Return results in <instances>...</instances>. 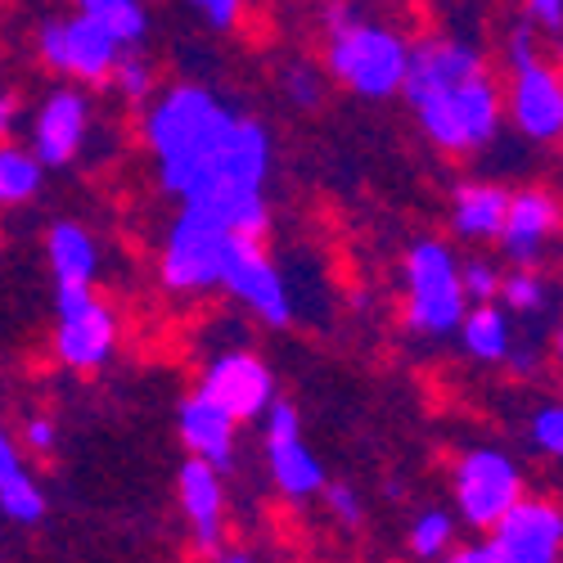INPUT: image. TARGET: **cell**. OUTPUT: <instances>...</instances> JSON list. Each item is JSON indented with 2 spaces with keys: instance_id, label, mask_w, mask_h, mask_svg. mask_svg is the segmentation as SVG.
<instances>
[{
  "instance_id": "1",
  "label": "cell",
  "mask_w": 563,
  "mask_h": 563,
  "mask_svg": "<svg viewBox=\"0 0 563 563\" xmlns=\"http://www.w3.org/2000/svg\"><path fill=\"white\" fill-rule=\"evenodd\" d=\"M240 131V113L225 100H217L203 86H176L150 109L145 135L158 158V180L163 190L185 199L195 190V180L212 167V158Z\"/></svg>"
},
{
  "instance_id": "2",
  "label": "cell",
  "mask_w": 563,
  "mask_h": 563,
  "mask_svg": "<svg viewBox=\"0 0 563 563\" xmlns=\"http://www.w3.org/2000/svg\"><path fill=\"white\" fill-rule=\"evenodd\" d=\"M406 41L379 23L352 19L347 5L330 10V73L365 100H388L406 77Z\"/></svg>"
},
{
  "instance_id": "3",
  "label": "cell",
  "mask_w": 563,
  "mask_h": 563,
  "mask_svg": "<svg viewBox=\"0 0 563 563\" xmlns=\"http://www.w3.org/2000/svg\"><path fill=\"white\" fill-rule=\"evenodd\" d=\"M406 285H410V302H406V320L419 334H451L460 316H464V289H460V262L446 244L424 240L415 244L406 257Z\"/></svg>"
},
{
  "instance_id": "4",
  "label": "cell",
  "mask_w": 563,
  "mask_h": 563,
  "mask_svg": "<svg viewBox=\"0 0 563 563\" xmlns=\"http://www.w3.org/2000/svg\"><path fill=\"white\" fill-rule=\"evenodd\" d=\"M419 109V122H424L429 140L451 154H468V150H483L487 140L496 135L500 126V96L496 86L483 77H468L451 90H442V96L415 104Z\"/></svg>"
},
{
  "instance_id": "5",
  "label": "cell",
  "mask_w": 563,
  "mask_h": 563,
  "mask_svg": "<svg viewBox=\"0 0 563 563\" xmlns=\"http://www.w3.org/2000/svg\"><path fill=\"white\" fill-rule=\"evenodd\" d=\"M230 234H234V230H225L212 212L185 203L180 217H176L172 230H167V244H163V285L176 289V294L217 289L221 257H225Z\"/></svg>"
},
{
  "instance_id": "6",
  "label": "cell",
  "mask_w": 563,
  "mask_h": 563,
  "mask_svg": "<svg viewBox=\"0 0 563 563\" xmlns=\"http://www.w3.org/2000/svg\"><path fill=\"white\" fill-rule=\"evenodd\" d=\"M118 320L90 294V285H59V361L73 369H100L113 356Z\"/></svg>"
},
{
  "instance_id": "7",
  "label": "cell",
  "mask_w": 563,
  "mask_h": 563,
  "mask_svg": "<svg viewBox=\"0 0 563 563\" xmlns=\"http://www.w3.org/2000/svg\"><path fill=\"white\" fill-rule=\"evenodd\" d=\"M523 496V474L505 451H468L455 464V500L468 528H492Z\"/></svg>"
},
{
  "instance_id": "8",
  "label": "cell",
  "mask_w": 563,
  "mask_h": 563,
  "mask_svg": "<svg viewBox=\"0 0 563 563\" xmlns=\"http://www.w3.org/2000/svg\"><path fill=\"white\" fill-rule=\"evenodd\" d=\"M244 307H253V316H262L266 324H289L294 302L279 271L271 266V257L262 253V240H244V234H230L225 257H221V279Z\"/></svg>"
},
{
  "instance_id": "9",
  "label": "cell",
  "mask_w": 563,
  "mask_h": 563,
  "mask_svg": "<svg viewBox=\"0 0 563 563\" xmlns=\"http://www.w3.org/2000/svg\"><path fill=\"white\" fill-rule=\"evenodd\" d=\"M492 563H559L563 519L545 500H514L492 523Z\"/></svg>"
},
{
  "instance_id": "10",
  "label": "cell",
  "mask_w": 563,
  "mask_h": 563,
  "mask_svg": "<svg viewBox=\"0 0 563 563\" xmlns=\"http://www.w3.org/2000/svg\"><path fill=\"white\" fill-rule=\"evenodd\" d=\"M266 415V460H271V478L275 487L302 500V496H316L324 487V464L307 451L302 433H298V410L294 401H275L262 410Z\"/></svg>"
},
{
  "instance_id": "11",
  "label": "cell",
  "mask_w": 563,
  "mask_h": 563,
  "mask_svg": "<svg viewBox=\"0 0 563 563\" xmlns=\"http://www.w3.org/2000/svg\"><path fill=\"white\" fill-rule=\"evenodd\" d=\"M203 397H212L234 424H244V419H257L271 397H275V379H271V369L253 356V352H221L208 374H203V384H199Z\"/></svg>"
},
{
  "instance_id": "12",
  "label": "cell",
  "mask_w": 563,
  "mask_h": 563,
  "mask_svg": "<svg viewBox=\"0 0 563 563\" xmlns=\"http://www.w3.org/2000/svg\"><path fill=\"white\" fill-rule=\"evenodd\" d=\"M468 77H483V55L464 41H424L419 51L406 55V77L401 90L410 96V104H424L442 90L468 81Z\"/></svg>"
},
{
  "instance_id": "13",
  "label": "cell",
  "mask_w": 563,
  "mask_h": 563,
  "mask_svg": "<svg viewBox=\"0 0 563 563\" xmlns=\"http://www.w3.org/2000/svg\"><path fill=\"white\" fill-rule=\"evenodd\" d=\"M90 126V109L77 90H55L41 104L36 126H32V154L41 167H68L81 154V140Z\"/></svg>"
},
{
  "instance_id": "14",
  "label": "cell",
  "mask_w": 563,
  "mask_h": 563,
  "mask_svg": "<svg viewBox=\"0 0 563 563\" xmlns=\"http://www.w3.org/2000/svg\"><path fill=\"white\" fill-rule=\"evenodd\" d=\"M514 122L532 140H554L563 131V86L541 59L514 68Z\"/></svg>"
},
{
  "instance_id": "15",
  "label": "cell",
  "mask_w": 563,
  "mask_h": 563,
  "mask_svg": "<svg viewBox=\"0 0 563 563\" xmlns=\"http://www.w3.org/2000/svg\"><path fill=\"white\" fill-rule=\"evenodd\" d=\"M554 230H559V203L550 195H541V190L514 195L505 208V225H500L505 257L519 262V266H532Z\"/></svg>"
},
{
  "instance_id": "16",
  "label": "cell",
  "mask_w": 563,
  "mask_h": 563,
  "mask_svg": "<svg viewBox=\"0 0 563 563\" xmlns=\"http://www.w3.org/2000/svg\"><path fill=\"white\" fill-rule=\"evenodd\" d=\"M176 483H180V509L190 514V528H195V545L203 554H217V545H221V505H225L221 474L208 460L190 455L180 464Z\"/></svg>"
},
{
  "instance_id": "17",
  "label": "cell",
  "mask_w": 563,
  "mask_h": 563,
  "mask_svg": "<svg viewBox=\"0 0 563 563\" xmlns=\"http://www.w3.org/2000/svg\"><path fill=\"white\" fill-rule=\"evenodd\" d=\"M234 429L240 424H234L212 397L195 393V397L180 401V438L199 460H208L217 474L234 464Z\"/></svg>"
},
{
  "instance_id": "18",
  "label": "cell",
  "mask_w": 563,
  "mask_h": 563,
  "mask_svg": "<svg viewBox=\"0 0 563 563\" xmlns=\"http://www.w3.org/2000/svg\"><path fill=\"white\" fill-rule=\"evenodd\" d=\"M118 55H122V41H118L109 27H100L96 19L77 14V19L64 23V73H68V77L104 81V77L113 73Z\"/></svg>"
},
{
  "instance_id": "19",
  "label": "cell",
  "mask_w": 563,
  "mask_h": 563,
  "mask_svg": "<svg viewBox=\"0 0 563 563\" xmlns=\"http://www.w3.org/2000/svg\"><path fill=\"white\" fill-rule=\"evenodd\" d=\"M505 208H509V195L500 185H464L455 195V230L464 240H500V225H505Z\"/></svg>"
},
{
  "instance_id": "20",
  "label": "cell",
  "mask_w": 563,
  "mask_h": 563,
  "mask_svg": "<svg viewBox=\"0 0 563 563\" xmlns=\"http://www.w3.org/2000/svg\"><path fill=\"white\" fill-rule=\"evenodd\" d=\"M51 266L59 285H90L100 266V249L77 221H59L51 230Z\"/></svg>"
},
{
  "instance_id": "21",
  "label": "cell",
  "mask_w": 563,
  "mask_h": 563,
  "mask_svg": "<svg viewBox=\"0 0 563 563\" xmlns=\"http://www.w3.org/2000/svg\"><path fill=\"white\" fill-rule=\"evenodd\" d=\"M455 330H460L464 352L474 356V361H487V365H492V361H505V352L514 347V324H509V316H505L500 307H492V302L464 311Z\"/></svg>"
},
{
  "instance_id": "22",
  "label": "cell",
  "mask_w": 563,
  "mask_h": 563,
  "mask_svg": "<svg viewBox=\"0 0 563 563\" xmlns=\"http://www.w3.org/2000/svg\"><path fill=\"white\" fill-rule=\"evenodd\" d=\"M45 167L36 163L32 150L19 145H0V208H19L41 190Z\"/></svg>"
},
{
  "instance_id": "23",
  "label": "cell",
  "mask_w": 563,
  "mask_h": 563,
  "mask_svg": "<svg viewBox=\"0 0 563 563\" xmlns=\"http://www.w3.org/2000/svg\"><path fill=\"white\" fill-rule=\"evenodd\" d=\"M86 19H96L100 27H109L122 45H135L140 36H145L150 19H145V5L140 0H77Z\"/></svg>"
},
{
  "instance_id": "24",
  "label": "cell",
  "mask_w": 563,
  "mask_h": 563,
  "mask_svg": "<svg viewBox=\"0 0 563 563\" xmlns=\"http://www.w3.org/2000/svg\"><path fill=\"white\" fill-rule=\"evenodd\" d=\"M0 509H5L14 523H41L45 519V496H41L36 478L27 474L23 464L14 468L5 483H0Z\"/></svg>"
},
{
  "instance_id": "25",
  "label": "cell",
  "mask_w": 563,
  "mask_h": 563,
  "mask_svg": "<svg viewBox=\"0 0 563 563\" xmlns=\"http://www.w3.org/2000/svg\"><path fill=\"white\" fill-rule=\"evenodd\" d=\"M451 532H455L451 514H442V509H429V514H419V519H415V528H410V550H415L419 559L446 554V545H451Z\"/></svg>"
},
{
  "instance_id": "26",
  "label": "cell",
  "mask_w": 563,
  "mask_h": 563,
  "mask_svg": "<svg viewBox=\"0 0 563 563\" xmlns=\"http://www.w3.org/2000/svg\"><path fill=\"white\" fill-rule=\"evenodd\" d=\"M496 298H505L514 311H537V307L545 302V285H541V275H532L528 266H519L514 275H505V279H500Z\"/></svg>"
},
{
  "instance_id": "27",
  "label": "cell",
  "mask_w": 563,
  "mask_h": 563,
  "mask_svg": "<svg viewBox=\"0 0 563 563\" xmlns=\"http://www.w3.org/2000/svg\"><path fill=\"white\" fill-rule=\"evenodd\" d=\"M113 81H118V90H122V96L126 100H145L150 96V90H154V68L145 64V59H140V55H118V64H113V73H109Z\"/></svg>"
},
{
  "instance_id": "28",
  "label": "cell",
  "mask_w": 563,
  "mask_h": 563,
  "mask_svg": "<svg viewBox=\"0 0 563 563\" xmlns=\"http://www.w3.org/2000/svg\"><path fill=\"white\" fill-rule=\"evenodd\" d=\"M460 289H464V298H474V302H492L496 289H500V275H496L492 262L478 257V262L460 266Z\"/></svg>"
},
{
  "instance_id": "29",
  "label": "cell",
  "mask_w": 563,
  "mask_h": 563,
  "mask_svg": "<svg viewBox=\"0 0 563 563\" xmlns=\"http://www.w3.org/2000/svg\"><path fill=\"white\" fill-rule=\"evenodd\" d=\"M532 442H537L545 455H559V451H563V410H559V406L537 410V419H532Z\"/></svg>"
},
{
  "instance_id": "30",
  "label": "cell",
  "mask_w": 563,
  "mask_h": 563,
  "mask_svg": "<svg viewBox=\"0 0 563 563\" xmlns=\"http://www.w3.org/2000/svg\"><path fill=\"white\" fill-rule=\"evenodd\" d=\"M320 492H324V500H330V509L339 514V523H347V528L361 523V496L347 483H330V487H320Z\"/></svg>"
},
{
  "instance_id": "31",
  "label": "cell",
  "mask_w": 563,
  "mask_h": 563,
  "mask_svg": "<svg viewBox=\"0 0 563 563\" xmlns=\"http://www.w3.org/2000/svg\"><path fill=\"white\" fill-rule=\"evenodd\" d=\"M289 96L302 104V109H316L320 104V77L307 68V64H298V68H289Z\"/></svg>"
},
{
  "instance_id": "32",
  "label": "cell",
  "mask_w": 563,
  "mask_h": 563,
  "mask_svg": "<svg viewBox=\"0 0 563 563\" xmlns=\"http://www.w3.org/2000/svg\"><path fill=\"white\" fill-rule=\"evenodd\" d=\"M190 5L203 10V19L212 27H234V19H240V10H244V0H190Z\"/></svg>"
},
{
  "instance_id": "33",
  "label": "cell",
  "mask_w": 563,
  "mask_h": 563,
  "mask_svg": "<svg viewBox=\"0 0 563 563\" xmlns=\"http://www.w3.org/2000/svg\"><path fill=\"white\" fill-rule=\"evenodd\" d=\"M41 59L55 73H64V23H45L41 27Z\"/></svg>"
},
{
  "instance_id": "34",
  "label": "cell",
  "mask_w": 563,
  "mask_h": 563,
  "mask_svg": "<svg viewBox=\"0 0 563 563\" xmlns=\"http://www.w3.org/2000/svg\"><path fill=\"white\" fill-rule=\"evenodd\" d=\"M537 59V32L532 27H514L509 36V64L519 68V64H532Z\"/></svg>"
},
{
  "instance_id": "35",
  "label": "cell",
  "mask_w": 563,
  "mask_h": 563,
  "mask_svg": "<svg viewBox=\"0 0 563 563\" xmlns=\"http://www.w3.org/2000/svg\"><path fill=\"white\" fill-rule=\"evenodd\" d=\"M55 442H59V429H55V419L36 415L32 424H27V446H36V451H55Z\"/></svg>"
},
{
  "instance_id": "36",
  "label": "cell",
  "mask_w": 563,
  "mask_h": 563,
  "mask_svg": "<svg viewBox=\"0 0 563 563\" xmlns=\"http://www.w3.org/2000/svg\"><path fill=\"white\" fill-rule=\"evenodd\" d=\"M528 10H532L537 23H545L550 32H559V23H563V0H528Z\"/></svg>"
},
{
  "instance_id": "37",
  "label": "cell",
  "mask_w": 563,
  "mask_h": 563,
  "mask_svg": "<svg viewBox=\"0 0 563 563\" xmlns=\"http://www.w3.org/2000/svg\"><path fill=\"white\" fill-rule=\"evenodd\" d=\"M19 464H23V460H19V446H14V438H10L5 429H0V483H5V478L14 474Z\"/></svg>"
},
{
  "instance_id": "38",
  "label": "cell",
  "mask_w": 563,
  "mask_h": 563,
  "mask_svg": "<svg viewBox=\"0 0 563 563\" xmlns=\"http://www.w3.org/2000/svg\"><path fill=\"white\" fill-rule=\"evenodd\" d=\"M446 563H492V545L478 541V545H460L455 554H446Z\"/></svg>"
},
{
  "instance_id": "39",
  "label": "cell",
  "mask_w": 563,
  "mask_h": 563,
  "mask_svg": "<svg viewBox=\"0 0 563 563\" xmlns=\"http://www.w3.org/2000/svg\"><path fill=\"white\" fill-rule=\"evenodd\" d=\"M10 126H14V96H10L5 86H0V135H5Z\"/></svg>"
},
{
  "instance_id": "40",
  "label": "cell",
  "mask_w": 563,
  "mask_h": 563,
  "mask_svg": "<svg viewBox=\"0 0 563 563\" xmlns=\"http://www.w3.org/2000/svg\"><path fill=\"white\" fill-rule=\"evenodd\" d=\"M221 563H253V559H249V554H225Z\"/></svg>"
}]
</instances>
